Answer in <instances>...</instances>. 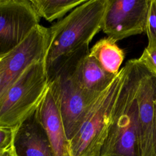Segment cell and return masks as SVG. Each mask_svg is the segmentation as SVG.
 Returning <instances> with one entry per match:
<instances>
[{"mask_svg": "<svg viewBox=\"0 0 156 156\" xmlns=\"http://www.w3.org/2000/svg\"><path fill=\"white\" fill-rule=\"evenodd\" d=\"M89 45L77 50L48 71L49 87L59 109L69 141L80 129L93 104L101 93L85 90L77 76L80 59Z\"/></svg>", "mask_w": 156, "mask_h": 156, "instance_id": "6da1fadb", "label": "cell"}, {"mask_svg": "<svg viewBox=\"0 0 156 156\" xmlns=\"http://www.w3.org/2000/svg\"><path fill=\"white\" fill-rule=\"evenodd\" d=\"M108 0H87L48 28L47 71L82 47L89 45L102 28Z\"/></svg>", "mask_w": 156, "mask_h": 156, "instance_id": "7a4b0ae2", "label": "cell"}, {"mask_svg": "<svg viewBox=\"0 0 156 156\" xmlns=\"http://www.w3.org/2000/svg\"><path fill=\"white\" fill-rule=\"evenodd\" d=\"M126 65L125 77L100 156H142L136 99L138 83L136 59L129 60Z\"/></svg>", "mask_w": 156, "mask_h": 156, "instance_id": "3957f363", "label": "cell"}, {"mask_svg": "<svg viewBox=\"0 0 156 156\" xmlns=\"http://www.w3.org/2000/svg\"><path fill=\"white\" fill-rule=\"evenodd\" d=\"M45 61L32 63L0 97V126L16 127L38 108L48 89Z\"/></svg>", "mask_w": 156, "mask_h": 156, "instance_id": "277c9868", "label": "cell"}, {"mask_svg": "<svg viewBox=\"0 0 156 156\" xmlns=\"http://www.w3.org/2000/svg\"><path fill=\"white\" fill-rule=\"evenodd\" d=\"M126 69L125 64L91 105L78 132L69 141L71 156H100Z\"/></svg>", "mask_w": 156, "mask_h": 156, "instance_id": "5b68a950", "label": "cell"}, {"mask_svg": "<svg viewBox=\"0 0 156 156\" xmlns=\"http://www.w3.org/2000/svg\"><path fill=\"white\" fill-rule=\"evenodd\" d=\"M136 99L142 156H156V74L136 59Z\"/></svg>", "mask_w": 156, "mask_h": 156, "instance_id": "8992f818", "label": "cell"}, {"mask_svg": "<svg viewBox=\"0 0 156 156\" xmlns=\"http://www.w3.org/2000/svg\"><path fill=\"white\" fill-rule=\"evenodd\" d=\"M150 0H108L101 30L114 41L145 32Z\"/></svg>", "mask_w": 156, "mask_h": 156, "instance_id": "52a82bcc", "label": "cell"}, {"mask_svg": "<svg viewBox=\"0 0 156 156\" xmlns=\"http://www.w3.org/2000/svg\"><path fill=\"white\" fill-rule=\"evenodd\" d=\"M39 21L30 0H0V55L16 47Z\"/></svg>", "mask_w": 156, "mask_h": 156, "instance_id": "ba28073f", "label": "cell"}, {"mask_svg": "<svg viewBox=\"0 0 156 156\" xmlns=\"http://www.w3.org/2000/svg\"><path fill=\"white\" fill-rule=\"evenodd\" d=\"M48 43V28L38 24L16 47L2 55L5 76L4 90L29 66L45 61Z\"/></svg>", "mask_w": 156, "mask_h": 156, "instance_id": "9c48e42d", "label": "cell"}, {"mask_svg": "<svg viewBox=\"0 0 156 156\" xmlns=\"http://www.w3.org/2000/svg\"><path fill=\"white\" fill-rule=\"evenodd\" d=\"M13 150L15 156H55L37 110L16 127Z\"/></svg>", "mask_w": 156, "mask_h": 156, "instance_id": "30bf717a", "label": "cell"}, {"mask_svg": "<svg viewBox=\"0 0 156 156\" xmlns=\"http://www.w3.org/2000/svg\"><path fill=\"white\" fill-rule=\"evenodd\" d=\"M39 121L52 147L55 156H71L69 142L52 91L48 89L37 109Z\"/></svg>", "mask_w": 156, "mask_h": 156, "instance_id": "8fae6325", "label": "cell"}, {"mask_svg": "<svg viewBox=\"0 0 156 156\" xmlns=\"http://www.w3.org/2000/svg\"><path fill=\"white\" fill-rule=\"evenodd\" d=\"M116 76L107 72L90 55V52L82 57L77 66V76L81 85L93 93H101L104 91Z\"/></svg>", "mask_w": 156, "mask_h": 156, "instance_id": "7c38bea8", "label": "cell"}, {"mask_svg": "<svg viewBox=\"0 0 156 156\" xmlns=\"http://www.w3.org/2000/svg\"><path fill=\"white\" fill-rule=\"evenodd\" d=\"M90 55L94 58L108 73L117 75L125 58L124 50L116 42L108 37L98 41L90 50Z\"/></svg>", "mask_w": 156, "mask_h": 156, "instance_id": "4fadbf2b", "label": "cell"}, {"mask_svg": "<svg viewBox=\"0 0 156 156\" xmlns=\"http://www.w3.org/2000/svg\"><path fill=\"white\" fill-rule=\"evenodd\" d=\"M38 16L51 22L84 3L87 0H30Z\"/></svg>", "mask_w": 156, "mask_h": 156, "instance_id": "5bb4252c", "label": "cell"}, {"mask_svg": "<svg viewBox=\"0 0 156 156\" xmlns=\"http://www.w3.org/2000/svg\"><path fill=\"white\" fill-rule=\"evenodd\" d=\"M144 32L148 39L147 46H156V0H150Z\"/></svg>", "mask_w": 156, "mask_h": 156, "instance_id": "9a60e30c", "label": "cell"}, {"mask_svg": "<svg viewBox=\"0 0 156 156\" xmlns=\"http://www.w3.org/2000/svg\"><path fill=\"white\" fill-rule=\"evenodd\" d=\"M17 127V126H16ZM16 127L0 126V151L13 148V143Z\"/></svg>", "mask_w": 156, "mask_h": 156, "instance_id": "2e32d148", "label": "cell"}, {"mask_svg": "<svg viewBox=\"0 0 156 156\" xmlns=\"http://www.w3.org/2000/svg\"><path fill=\"white\" fill-rule=\"evenodd\" d=\"M138 60L156 74V46H147Z\"/></svg>", "mask_w": 156, "mask_h": 156, "instance_id": "e0dca14e", "label": "cell"}, {"mask_svg": "<svg viewBox=\"0 0 156 156\" xmlns=\"http://www.w3.org/2000/svg\"><path fill=\"white\" fill-rule=\"evenodd\" d=\"M5 87V76L2 62V55H0V96L4 92Z\"/></svg>", "mask_w": 156, "mask_h": 156, "instance_id": "ac0fdd59", "label": "cell"}, {"mask_svg": "<svg viewBox=\"0 0 156 156\" xmlns=\"http://www.w3.org/2000/svg\"><path fill=\"white\" fill-rule=\"evenodd\" d=\"M0 156H15L13 148L7 151H1Z\"/></svg>", "mask_w": 156, "mask_h": 156, "instance_id": "d6986e66", "label": "cell"}]
</instances>
